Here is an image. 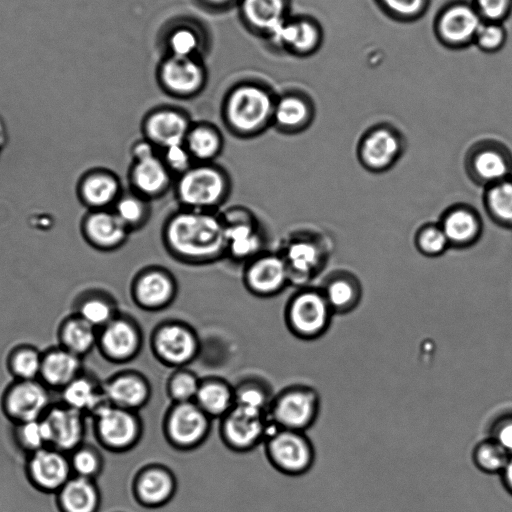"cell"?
<instances>
[{"mask_svg":"<svg viewBox=\"0 0 512 512\" xmlns=\"http://www.w3.org/2000/svg\"><path fill=\"white\" fill-rule=\"evenodd\" d=\"M164 238L170 251L188 262H210L226 251L224 222L209 211L177 212L168 220Z\"/></svg>","mask_w":512,"mask_h":512,"instance_id":"1","label":"cell"},{"mask_svg":"<svg viewBox=\"0 0 512 512\" xmlns=\"http://www.w3.org/2000/svg\"><path fill=\"white\" fill-rule=\"evenodd\" d=\"M274 105L266 89L255 84L240 85L226 98V122L241 135L258 133L272 119Z\"/></svg>","mask_w":512,"mask_h":512,"instance_id":"2","label":"cell"},{"mask_svg":"<svg viewBox=\"0 0 512 512\" xmlns=\"http://www.w3.org/2000/svg\"><path fill=\"white\" fill-rule=\"evenodd\" d=\"M334 313L321 288L298 291L286 308L289 330L303 340H315L329 329Z\"/></svg>","mask_w":512,"mask_h":512,"instance_id":"3","label":"cell"},{"mask_svg":"<svg viewBox=\"0 0 512 512\" xmlns=\"http://www.w3.org/2000/svg\"><path fill=\"white\" fill-rule=\"evenodd\" d=\"M406 148L407 140L397 128L389 124H376L361 135L356 153L365 170L380 174L393 168Z\"/></svg>","mask_w":512,"mask_h":512,"instance_id":"4","label":"cell"},{"mask_svg":"<svg viewBox=\"0 0 512 512\" xmlns=\"http://www.w3.org/2000/svg\"><path fill=\"white\" fill-rule=\"evenodd\" d=\"M320 409L318 392L309 386H291L277 395L268 408L269 421L279 429L305 432Z\"/></svg>","mask_w":512,"mask_h":512,"instance_id":"5","label":"cell"},{"mask_svg":"<svg viewBox=\"0 0 512 512\" xmlns=\"http://www.w3.org/2000/svg\"><path fill=\"white\" fill-rule=\"evenodd\" d=\"M90 419L96 441L110 452L128 451L140 439L142 426L135 411L107 403Z\"/></svg>","mask_w":512,"mask_h":512,"instance_id":"6","label":"cell"},{"mask_svg":"<svg viewBox=\"0 0 512 512\" xmlns=\"http://www.w3.org/2000/svg\"><path fill=\"white\" fill-rule=\"evenodd\" d=\"M227 188L222 171L204 164L191 166L180 174L176 194L187 209L209 211L224 200Z\"/></svg>","mask_w":512,"mask_h":512,"instance_id":"7","label":"cell"},{"mask_svg":"<svg viewBox=\"0 0 512 512\" xmlns=\"http://www.w3.org/2000/svg\"><path fill=\"white\" fill-rule=\"evenodd\" d=\"M463 164L469 180L485 188L511 177L512 155L503 143L480 139L469 146Z\"/></svg>","mask_w":512,"mask_h":512,"instance_id":"8","label":"cell"},{"mask_svg":"<svg viewBox=\"0 0 512 512\" xmlns=\"http://www.w3.org/2000/svg\"><path fill=\"white\" fill-rule=\"evenodd\" d=\"M266 453L277 470L291 476L306 473L315 460L314 447L305 432L277 427L267 436Z\"/></svg>","mask_w":512,"mask_h":512,"instance_id":"9","label":"cell"},{"mask_svg":"<svg viewBox=\"0 0 512 512\" xmlns=\"http://www.w3.org/2000/svg\"><path fill=\"white\" fill-rule=\"evenodd\" d=\"M50 391L39 379H13L1 394V411L12 424L41 419L53 404Z\"/></svg>","mask_w":512,"mask_h":512,"instance_id":"10","label":"cell"},{"mask_svg":"<svg viewBox=\"0 0 512 512\" xmlns=\"http://www.w3.org/2000/svg\"><path fill=\"white\" fill-rule=\"evenodd\" d=\"M273 427L267 412L233 405L222 417L220 431L224 443L230 449L244 452L263 441Z\"/></svg>","mask_w":512,"mask_h":512,"instance_id":"11","label":"cell"},{"mask_svg":"<svg viewBox=\"0 0 512 512\" xmlns=\"http://www.w3.org/2000/svg\"><path fill=\"white\" fill-rule=\"evenodd\" d=\"M210 419L194 401L173 403L164 420L165 436L177 449L196 448L210 431Z\"/></svg>","mask_w":512,"mask_h":512,"instance_id":"12","label":"cell"},{"mask_svg":"<svg viewBox=\"0 0 512 512\" xmlns=\"http://www.w3.org/2000/svg\"><path fill=\"white\" fill-rule=\"evenodd\" d=\"M24 472L35 490L53 495L73 476L68 454L53 447L26 456Z\"/></svg>","mask_w":512,"mask_h":512,"instance_id":"13","label":"cell"},{"mask_svg":"<svg viewBox=\"0 0 512 512\" xmlns=\"http://www.w3.org/2000/svg\"><path fill=\"white\" fill-rule=\"evenodd\" d=\"M151 348L165 365L182 368L196 357L199 350L194 331L178 322L160 325L152 334Z\"/></svg>","mask_w":512,"mask_h":512,"instance_id":"14","label":"cell"},{"mask_svg":"<svg viewBox=\"0 0 512 512\" xmlns=\"http://www.w3.org/2000/svg\"><path fill=\"white\" fill-rule=\"evenodd\" d=\"M142 345L141 332L135 322L117 315L98 330L97 349L102 357L112 363L132 360Z\"/></svg>","mask_w":512,"mask_h":512,"instance_id":"15","label":"cell"},{"mask_svg":"<svg viewBox=\"0 0 512 512\" xmlns=\"http://www.w3.org/2000/svg\"><path fill=\"white\" fill-rule=\"evenodd\" d=\"M86 419L83 414L62 402L53 403L42 418L49 447L69 454L84 443Z\"/></svg>","mask_w":512,"mask_h":512,"instance_id":"16","label":"cell"},{"mask_svg":"<svg viewBox=\"0 0 512 512\" xmlns=\"http://www.w3.org/2000/svg\"><path fill=\"white\" fill-rule=\"evenodd\" d=\"M438 223L453 249L474 246L482 237L484 229L478 210L466 203H455L447 207L440 215Z\"/></svg>","mask_w":512,"mask_h":512,"instance_id":"17","label":"cell"},{"mask_svg":"<svg viewBox=\"0 0 512 512\" xmlns=\"http://www.w3.org/2000/svg\"><path fill=\"white\" fill-rule=\"evenodd\" d=\"M132 489L136 501L141 506L159 508L174 496L176 481L166 467L151 465L143 468L135 476Z\"/></svg>","mask_w":512,"mask_h":512,"instance_id":"18","label":"cell"},{"mask_svg":"<svg viewBox=\"0 0 512 512\" xmlns=\"http://www.w3.org/2000/svg\"><path fill=\"white\" fill-rule=\"evenodd\" d=\"M160 80L165 89L179 96H190L202 88L205 71L196 57L170 55L160 67Z\"/></svg>","mask_w":512,"mask_h":512,"instance_id":"19","label":"cell"},{"mask_svg":"<svg viewBox=\"0 0 512 512\" xmlns=\"http://www.w3.org/2000/svg\"><path fill=\"white\" fill-rule=\"evenodd\" d=\"M83 371V358L58 344L42 351L39 380L51 391L60 392Z\"/></svg>","mask_w":512,"mask_h":512,"instance_id":"20","label":"cell"},{"mask_svg":"<svg viewBox=\"0 0 512 512\" xmlns=\"http://www.w3.org/2000/svg\"><path fill=\"white\" fill-rule=\"evenodd\" d=\"M103 388L108 404L135 412L148 402L151 394L147 380L133 371L111 376Z\"/></svg>","mask_w":512,"mask_h":512,"instance_id":"21","label":"cell"},{"mask_svg":"<svg viewBox=\"0 0 512 512\" xmlns=\"http://www.w3.org/2000/svg\"><path fill=\"white\" fill-rule=\"evenodd\" d=\"M320 288L334 314L352 312L362 299L361 281L353 272L346 269H337L329 273Z\"/></svg>","mask_w":512,"mask_h":512,"instance_id":"22","label":"cell"},{"mask_svg":"<svg viewBox=\"0 0 512 512\" xmlns=\"http://www.w3.org/2000/svg\"><path fill=\"white\" fill-rule=\"evenodd\" d=\"M63 404L91 418L107 404L103 383L90 372L83 371L60 391Z\"/></svg>","mask_w":512,"mask_h":512,"instance_id":"23","label":"cell"},{"mask_svg":"<svg viewBox=\"0 0 512 512\" xmlns=\"http://www.w3.org/2000/svg\"><path fill=\"white\" fill-rule=\"evenodd\" d=\"M290 278L284 258L265 255L254 260L246 270L245 281L249 290L260 296L279 292Z\"/></svg>","mask_w":512,"mask_h":512,"instance_id":"24","label":"cell"},{"mask_svg":"<svg viewBox=\"0 0 512 512\" xmlns=\"http://www.w3.org/2000/svg\"><path fill=\"white\" fill-rule=\"evenodd\" d=\"M189 129L186 117L172 109L157 110L148 115L144 123L147 140L163 149L183 144Z\"/></svg>","mask_w":512,"mask_h":512,"instance_id":"25","label":"cell"},{"mask_svg":"<svg viewBox=\"0 0 512 512\" xmlns=\"http://www.w3.org/2000/svg\"><path fill=\"white\" fill-rule=\"evenodd\" d=\"M328 259L325 245L314 239H298L289 244L284 260L289 275L306 280L322 270Z\"/></svg>","mask_w":512,"mask_h":512,"instance_id":"26","label":"cell"},{"mask_svg":"<svg viewBox=\"0 0 512 512\" xmlns=\"http://www.w3.org/2000/svg\"><path fill=\"white\" fill-rule=\"evenodd\" d=\"M59 512H98L101 492L96 480L72 476L55 494Z\"/></svg>","mask_w":512,"mask_h":512,"instance_id":"27","label":"cell"},{"mask_svg":"<svg viewBox=\"0 0 512 512\" xmlns=\"http://www.w3.org/2000/svg\"><path fill=\"white\" fill-rule=\"evenodd\" d=\"M129 229L117 215L105 209L94 210L83 221V232L87 240L100 249H113L127 238Z\"/></svg>","mask_w":512,"mask_h":512,"instance_id":"28","label":"cell"},{"mask_svg":"<svg viewBox=\"0 0 512 512\" xmlns=\"http://www.w3.org/2000/svg\"><path fill=\"white\" fill-rule=\"evenodd\" d=\"M174 295L173 280L168 274L158 270L140 274L133 286L136 303L147 310H158L168 306Z\"/></svg>","mask_w":512,"mask_h":512,"instance_id":"29","label":"cell"},{"mask_svg":"<svg viewBox=\"0 0 512 512\" xmlns=\"http://www.w3.org/2000/svg\"><path fill=\"white\" fill-rule=\"evenodd\" d=\"M482 24L477 11L467 5L446 9L438 21V31L445 42L463 44L475 38Z\"/></svg>","mask_w":512,"mask_h":512,"instance_id":"30","label":"cell"},{"mask_svg":"<svg viewBox=\"0 0 512 512\" xmlns=\"http://www.w3.org/2000/svg\"><path fill=\"white\" fill-rule=\"evenodd\" d=\"M225 225L226 251L236 259L250 258L262 245L260 235L245 215L238 211L223 220Z\"/></svg>","mask_w":512,"mask_h":512,"instance_id":"31","label":"cell"},{"mask_svg":"<svg viewBox=\"0 0 512 512\" xmlns=\"http://www.w3.org/2000/svg\"><path fill=\"white\" fill-rule=\"evenodd\" d=\"M117 178L104 170L88 172L81 178L79 195L82 202L94 210L104 209L119 198Z\"/></svg>","mask_w":512,"mask_h":512,"instance_id":"32","label":"cell"},{"mask_svg":"<svg viewBox=\"0 0 512 512\" xmlns=\"http://www.w3.org/2000/svg\"><path fill=\"white\" fill-rule=\"evenodd\" d=\"M98 330L77 314L66 317L57 331L58 345L84 358L97 347Z\"/></svg>","mask_w":512,"mask_h":512,"instance_id":"33","label":"cell"},{"mask_svg":"<svg viewBox=\"0 0 512 512\" xmlns=\"http://www.w3.org/2000/svg\"><path fill=\"white\" fill-rule=\"evenodd\" d=\"M286 0H242L241 11L250 27L271 36L286 20Z\"/></svg>","mask_w":512,"mask_h":512,"instance_id":"34","label":"cell"},{"mask_svg":"<svg viewBox=\"0 0 512 512\" xmlns=\"http://www.w3.org/2000/svg\"><path fill=\"white\" fill-rule=\"evenodd\" d=\"M134 188L142 196L155 197L160 195L170 181V170L157 155L135 161L131 171Z\"/></svg>","mask_w":512,"mask_h":512,"instance_id":"35","label":"cell"},{"mask_svg":"<svg viewBox=\"0 0 512 512\" xmlns=\"http://www.w3.org/2000/svg\"><path fill=\"white\" fill-rule=\"evenodd\" d=\"M274 41L297 53L313 51L320 41L316 25L307 20H285L271 35Z\"/></svg>","mask_w":512,"mask_h":512,"instance_id":"36","label":"cell"},{"mask_svg":"<svg viewBox=\"0 0 512 512\" xmlns=\"http://www.w3.org/2000/svg\"><path fill=\"white\" fill-rule=\"evenodd\" d=\"M194 402L210 418H222L234 405V388L220 379L201 380Z\"/></svg>","mask_w":512,"mask_h":512,"instance_id":"37","label":"cell"},{"mask_svg":"<svg viewBox=\"0 0 512 512\" xmlns=\"http://www.w3.org/2000/svg\"><path fill=\"white\" fill-rule=\"evenodd\" d=\"M312 118V107L303 97L286 95L275 101L272 119L283 130L301 131L311 123Z\"/></svg>","mask_w":512,"mask_h":512,"instance_id":"38","label":"cell"},{"mask_svg":"<svg viewBox=\"0 0 512 512\" xmlns=\"http://www.w3.org/2000/svg\"><path fill=\"white\" fill-rule=\"evenodd\" d=\"M483 189V206L490 220L502 227L512 226V178L508 177Z\"/></svg>","mask_w":512,"mask_h":512,"instance_id":"39","label":"cell"},{"mask_svg":"<svg viewBox=\"0 0 512 512\" xmlns=\"http://www.w3.org/2000/svg\"><path fill=\"white\" fill-rule=\"evenodd\" d=\"M42 351L36 346L21 343L13 346L6 355L5 365L14 380L39 379Z\"/></svg>","mask_w":512,"mask_h":512,"instance_id":"40","label":"cell"},{"mask_svg":"<svg viewBox=\"0 0 512 512\" xmlns=\"http://www.w3.org/2000/svg\"><path fill=\"white\" fill-rule=\"evenodd\" d=\"M74 313L97 330L118 315L113 301L99 293H87L81 296L75 304Z\"/></svg>","mask_w":512,"mask_h":512,"instance_id":"41","label":"cell"},{"mask_svg":"<svg viewBox=\"0 0 512 512\" xmlns=\"http://www.w3.org/2000/svg\"><path fill=\"white\" fill-rule=\"evenodd\" d=\"M184 144L192 158L208 162L220 153L222 139L214 128L200 125L189 129Z\"/></svg>","mask_w":512,"mask_h":512,"instance_id":"42","label":"cell"},{"mask_svg":"<svg viewBox=\"0 0 512 512\" xmlns=\"http://www.w3.org/2000/svg\"><path fill=\"white\" fill-rule=\"evenodd\" d=\"M68 456L74 476L96 480L103 471V455L92 444L84 442L70 452Z\"/></svg>","mask_w":512,"mask_h":512,"instance_id":"43","label":"cell"},{"mask_svg":"<svg viewBox=\"0 0 512 512\" xmlns=\"http://www.w3.org/2000/svg\"><path fill=\"white\" fill-rule=\"evenodd\" d=\"M509 457L510 454L490 437L478 442L472 451L474 465L487 474H500Z\"/></svg>","mask_w":512,"mask_h":512,"instance_id":"44","label":"cell"},{"mask_svg":"<svg viewBox=\"0 0 512 512\" xmlns=\"http://www.w3.org/2000/svg\"><path fill=\"white\" fill-rule=\"evenodd\" d=\"M13 426L14 443L26 456L49 447L48 434L42 418Z\"/></svg>","mask_w":512,"mask_h":512,"instance_id":"45","label":"cell"},{"mask_svg":"<svg viewBox=\"0 0 512 512\" xmlns=\"http://www.w3.org/2000/svg\"><path fill=\"white\" fill-rule=\"evenodd\" d=\"M414 245L421 255L429 258L439 257L450 248L438 221L427 222L418 227L414 235Z\"/></svg>","mask_w":512,"mask_h":512,"instance_id":"46","label":"cell"},{"mask_svg":"<svg viewBox=\"0 0 512 512\" xmlns=\"http://www.w3.org/2000/svg\"><path fill=\"white\" fill-rule=\"evenodd\" d=\"M201 380L188 370H177L167 382V392L173 403L195 400Z\"/></svg>","mask_w":512,"mask_h":512,"instance_id":"47","label":"cell"},{"mask_svg":"<svg viewBox=\"0 0 512 512\" xmlns=\"http://www.w3.org/2000/svg\"><path fill=\"white\" fill-rule=\"evenodd\" d=\"M168 46L170 55L196 57L201 47V37L189 26H178L169 34Z\"/></svg>","mask_w":512,"mask_h":512,"instance_id":"48","label":"cell"},{"mask_svg":"<svg viewBox=\"0 0 512 512\" xmlns=\"http://www.w3.org/2000/svg\"><path fill=\"white\" fill-rule=\"evenodd\" d=\"M113 212L130 229L137 227L145 219L146 206L135 195H123L116 200Z\"/></svg>","mask_w":512,"mask_h":512,"instance_id":"49","label":"cell"},{"mask_svg":"<svg viewBox=\"0 0 512 512\" xmlns=\"http://www.w3.org/2000/svg\"><path fill=\"white\" fill-rule=\"evenodd\" d=\"M270 403L266 390L255 383H243L234 388V405L268 413Z\"/></svg>","mask_w":512,"mask_h":512,"instance_id":"50","label":"cell"},{"mask_svg":"<svg viewBox=\"0 0 512 512\" xmlns=\"http://www.w3.org/2000/svg\"><path fill=\"white\" fill-rule=\"evenodd\" d=\"M474 39L481 49L494 51L499 49L504 43L505 32L503 28L495 22L482 23Z\"/></svg>","mask_w":512,"mask_h":512,"instance_id":"51","label":"cell"},{"mask_svg":"<svg viewBox=\"0 0 512 512\" xmlns=\"http://www.w3.org/2000/svg\"><path fill=\"white\" fill-rule=\"evenodd\" d=\"M512 455V413L498 416L489 427V436Z\"/></svg>","mask_w":512,"mask_h":512,"instance_id":"52","label":"cell"},{"mask_svg":"<svg viewBox=\"0 0 512 512\" xmlns=\"http://www.w3.org/2000/svg\"><path fill=\"white\" fill-rule=\"evenodd\" d=\"M163 161L170 172L182 174L191 167L192 156L185 144H176L164 149Z\"/></svg>","mask_w":512,"mask_h":512,"instance_id":"53","label":"cell"},{"mask_svg":"<svg viewBox=\"0 0 512 512\" xmlns=\"http://www.w3.org/2000/svg\"><path fill=\"white\" fill-rule=\"evenodd\" d=\"M478 13L490 22L504 18L511 6V0H477Z\"/></svg>","mask_w":512,"mask_h":512,"instance_id":"54","label":"cell"},{"mask_svg":"<svg viewBox=\"0 0 512 512\" xmlns=\"http://www.w3.org/2000/svg\"><path fill=\"white\" fill-rule=\"evenodd\" d=\"M382 2L397 16L413 17L423 8L425 0H382Z\"/></svg>","mask_w":512,"mask_h":512,"instance_id":"55","label":"cell"},{"mask_svg":"<svg viewBox=\"0 0 512 512\" xmlns=\"http://www.w3.org/2000/svg\"><path fill=\"white\" fill-rule=\"evenodd\" d=\"M154 155H156L154 145L148 140L139 141L133 147L135 161L143 160Z\"/></svg>","mask_w":512,"mask_h":512,"instance_id":"56","label":"cell"},{"mask_svg":"<svg viewBox=\"0 0 512 512\" xmlns=\"http://www.w3.org/2000/svg\"><path fill=\"white\" fill-rule=\"evenodd\" d=\"M500 476L504 487L512 494V455H510L506 466L500 473Z\"/></svg>","mask_w":512,"mask_h":512,"instance_id":"57","label":"cell"},{"mask_svg":"<svg viewBox=\"0 0 512 512\" xmlns=\"http://www.w3.org/2000/svg\"><path fill=\"white\" fill-rule=\"evenodd\" d=\"M211 5L214 6H222L226 5L227 3L231 2L232 0H203Z\"/></svg>","mask_w":512,"mask_h":512,"instance_id":"58","label":"cell"}]
</instances>
